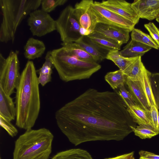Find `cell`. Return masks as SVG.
Instances as JSON below:
<instances>
[{"mask_svg": "<svg viewBox=\"0 0 159 159\" xmlns=\"http://www.w3.org/2000/svg\"><path fill=\"white\" fill-rule=\"evenodd\" d=\"M125 84L120 85L114 90L115 92L119 96L123 104L127 108L136 104L131 94L125 88Z\"/></svg>", "mask_w": 159, "mask_h": 159, "instance_id": "obj_30", "label": "cell"}, {"mask_svg": "<svg viewBox=\"0 0 159 159\" xmlns=\"http://www.w3.org/2000/svg\"><path fill=\"white\" fill-rule=\"evenodd\" d=\"M103 7L133 22L135 25L140 18L133 7L132 4L124 0H103L100 2Z\"/></svg>", "mask_w": 159, "mask_h": 159, "instance_id": "obj_11", "label": "cell"}, {"mask_svg": "<svg viewBox=\"0 0 159 159\" xmlns=\"http://www.w3.org/2000/svg\"><path fill=\"white\" fill-rule=\"evenodd\" d=\"M131 36V40L149 46L156 49L159 48L151 36L141 30L134 28L132 31Z\"/></svg>", "mask_w": 159, "mask_h": 159, "instance_id": "obj_27", "label": "cell"}, {"mask_svg": "<svg viewBox=\"0 0 159 159\" xmlns=\"http://www.w3.org/2000/svg\"><path fill=\"white\" fill-rule=\"evenodd\" d=\"M92 8L98 23L126 29L130 32L134 28L135 25L133 22L105 8L99 2L94 1Z\"/></svg>", "mask_w": 159, "mask_h": 159, "instance_id": "obj_9", "label": "cell"}, {"mask_svg": "<svg viewBox=\"0 0 159 159\" xmlns=\"http://www.w3.org/2000/svg\"><path fill=\"white\" fill-rule=\"evenodd\" d=\"M50 58L60 79L66 82L89 79L101 68L98 63L78 58L62 47L51 51Z\"/></svg>", "mask_w": 159, "mask_h": 159, "instance_id": "obj_4", "label": "cell"}, {"mask_svg": "<svg viewBox=\"0 0 159 159\" xmlns=\"http://www.w3.org/2000/svg\"><path fill=\"white\" fill-rule=\"evenodd\" d=\"M88 36L98 45L109 52L120 49L121 45L117 42L100 34L94 32Z\"/></svg>", "mask_w": 159, "mask_h": 159, "instance_id": "obj_20", "label": "cell"}, {"mask_svg": "<svg viewBox=\"0 0 159 159\" xmlns=\"http://www.w3.org/2000/svg\"><path fill=\"white\" fill-rule=\"evenodd\" d=\"M151 72L144 66L139 78V81L147 100L149 106H156L153 95L149 77Z\"/></svg>", "mask_w": 159, "mask_h": 159, "instance_id": "obj_21", "label": "cell"}, {"mask_svg": "<svg viewBox=\"0 0 159 159\" xmlns=\"http://www.w3.org/2000/svg\"><path fill=\"white\" fill-rule=\"evenodd\" d=\"M156 20L159 23V15L157 16L156 18Z\"/></svg>", "mask_w": 159, "mask_h": 159, "instance_id": "obj_39", "label": "cell"}, {"mask_svg": "<svg viewBox=\"0 0 159 159\" xmlns=\"http://www.w3.org/2000/svg\"><path fill=\"white\" fill-rule=\"evenodd\" d=\"M144 66L142 61L141 57H138L131 62L123 72L126 77L133 79L139 80Z\"/></svg>", "mask_w": 159, "mask_h": 159, "instance_id": "obj_25", "label": "cell"}, {"mask_svg": "<svg viewBox=\"0 0 159 159\" xmlns=\"http://www.w3.org/2000/svg\"><path fill=\"white\" fill-rule=\"evenodd\" d=\"M158 128H159V109H158Z\"/></svg>", "mask_w": 159, "mask_h": 159, "instance_id": "obj_38", "label": "cell"}, {"mask_svg": "<svg viewBox=\"0 0 159 159\" xmlns=\"http://www.w3.org/2000/svg\"><path fill=\"white\" fill-rule=\"evenodd\" d=\"M134 154V152H132L114 157L106 158L104 159H135Z\"/></svg>", "mask_w": 159, "mask_h": 159, "instance_id": "obj_37", "label": "cell"}, {"mask_svg": "<svg viewBox=\"0 0 159 159\" xmlns=\"http://www.w3.org/2000/svg\"><path fill=\"white\" fill-rule=\"evenodd\" d=\"M0 125L11 137L16 136L18 130L9 121L0 116Z\"/></svg>", "mask_w": 159, "mask_h": 159, "instance_id": "obj_33", "label": "cell"}, {"mask_svg": "<svg viewBox=\"0 0 159 159\" xmlns=\"http://www.w3.org/2000/svg\"><path fill=\"white\" fill-rule=\"evenodd\" d=\"M42 0H0L2 20L0 28V40L14 42L18 27L22 20L41 5Z\"/></svg>", "mask_w": 159, "mask_h": 159, "instance_id": "obj_5", "label": "cell"}, {"mask_svg": "<svg viewBox=\"0 0 159 159\" xmlns=\"http://www.w3.org/2000/svg\"><path fill=\"white\" fill-rule=\"evenodd\" d=\"M61 45L68 53L81 60L89 62H97L92 56L76 43H62Z\"/></svg>", "mask_w": 159, "mask_h": 159, "instance_id": "obj_24", "label": "cell"}, {"mask_svg": "<svg viewBox=\"0 0 159 159\" xmlns=\"http://www.w3.org/2000/svg\"><path fill=\"white\" fill-rule=\"evenodd\" d=\"M139 159H159V155L147 151L141 150L139 152Z\"/></svg>", "mask_w": 159, "mask_h": 159, "instance_id": "obj_36", "label": "cell"}, {"mask_svg": "<svg viewBox=\"0 0 159 159\" xmlns=\"http://www.w3.org/2000/svg\"><path fill=\"white\" fill-rule=\"evenodd\" d=\"M152 48L151 47L131 40L121 51L120 54L128 58L142 57Z\"/></svg>", "mask_w": 159, "mask_h": 159, "instance_id": "obj_19", "label": "cell"}, {"mask_svg": "<svg viewBox=\"0 0 159 159\" xmlns=\"http://www.w3.org/2000/svg\"><path fill=\"white\" fill-rule=\"evenodd\" d=\"M16 116L15 103L10 96L0 87V116L11 121Z\"/></svg>", "mask_w": 159, "mask_h": 159, "instance_id": "obj_16", "label": "cell"}, {"mask_svg": "<svg viewBox=\"0 0 159 159\" xmlns=\"http://www.w3.org/2000/svg\"><path fill=\"white\" fill-rule=\"evenodd\" d=\"M76 43L92 56L98 63L106 59L109 51L101 48L88 36H84Z\"/></svg>", "mask_w": 159, "mask_h": 159, "instance_id": "obj_15", "label": "cell"}, {"mask_svg": "<svg viewBox=\"0 0 159 159\" xmlns=\"http://www.w3.org/2000/svg\"><path fill=\"white\" fill-rule=\"evenodd\" d=\"M144 26L159 48V29L151 22L145 24Z\"/></svg>", "mask_w": 159, "mask_h": 159, "instance_id": "obj_34", "label": "cell"}, {"mask_svg": "<svg viewBox=\"0 0 159 159\" xmlns=\"http://www.w3.org/2000/svg\"><path fill=\"white\" fill-rule=\"evenodd\" d=\"M56 30L62 43H76L83 36L90 34L80 26L74 13V7L67 6L56 20Z\"/></svg>", "mask_w": 159, "mask_h": 159, "instance_id": "obj_6", "label": "cell"}, {"mask_svg": "<svg viewBox=\"0 0 159 159\" xmlns=\"http://www.w3.org/2000/svg\"><path fill=\"white\" fill-rule=\"evenodd\" d=\"M158 109L156 106L153 105L150 107L151 117L154 128L159 132V128L158 124Z\"/></svg>", "mask_w": 159, "mask_h": 159, "instance_id": "obj_35", "label": "cell"}, {"mask_svg": "<svg viewBox=\"0 0 159 159\" xmlns=\"http://www.w3.org/2000/svg\"><path fill=\"white\" fill-rule=\"evenodd\" d=\"M53 138L45 128L26 130L15 142L13 159H48Z\"/></svg>", "mask_w": 159, "mask_h": 159, "instance_id": "obj_3", "label": "cell"}, {"mask_svg": "<svg viewBox=\"0 0 159 159\" xmlns=\"http://www.w3.org/2000/svg\"><path fill=\"white\" fill-rule=\"evenodd\" d=\"M93 2L92 0H82L77 2L74 7V13L80 26L90 34L94 32L98 23L92 10Z\"/></svg>", "mask_w": 159, "mask_h": 159, "instance_id": "obj_10", "label": "cell"}, {"mask_svg": "<svg viewBox=\"0 0 159 159\" xmlns=\"http://www.w3.org/2000/svg\"><path fill=\"white\" fill-rule=\"evenodd\" d=\"M105 80L113 89H117L120 85L125 84L126 76L123 71L119 70L108 72L105 75Z\"/></svg>", "mask_w": 159, "mask_h": 159, "instance_id": "obj_26", "label": "cell"}, {"mask_svg": "<svg viewBox=\"0 0 159 159\" xmlns=\"http://www.w3.org/2000/svg\"><path fill=\"white\" fill-rule=\"evenodd\" d=\"M18 52L11 51L5 58L0 54V87L9 96L15 92L20 79Z\"/></svg>", "mask_w": 159, "mask_h": 159, "instance_id": "obj_7", "label": "cell"}, {"mask_svg": "<svg viewBox=\"0 0 159 159\" xmlns=\"http://www.w3.org/2000/svg\"><path fill=\"white\" fill-rule=\"evenodd\" d=\"M131 128L135 135L142 139H150L159 133L153 127L147 125H140Z\"/></svg>", "mask_w": 159, "mask_h": 159, "instance_id": "obj_29", "label": "cell"}, {"mask_svg": "<svg viewBox=\"0 0 159 159\" xmlns=\"http://www.w3.org/2000/svg\"><path fill=\"white\" fill-rule=\"evenodd\" d=\"M149 79L156 106L159 109V72L151 73Z\"/></svg>", "mask_w": 159, "mask_h": 159, "instance_id": "obj_31", "label": "cell"}, {"mask_svg": "<svg viewBox=\"0 0 159 159\" xmlns=\"http://www.w3.org/2000/svg\"><path fill=\"white\" fill-rule=\"evenodd\" d=\"M125 84L136 105L147 111H150L147 100L139 80L126 77Z\"/></svg>", "mask_w": 159, "mask_h": 159, "instance_id": "obj_14", "label": "cell"}, {"mask_svg": "<svg viewBox=\"0 0 159 159\" xmlns=\"http://www.w3.org/2000/svg\"><path fill=\"white\" fill-rule=\"evenodd\" d=\"M128 58L121 55L119 51H114L109 52L106 59L112 61L119 69L123 71L127 66L137 57Z\"/></svg>", "mask_w": 159, "mask_h": 159, "instance_id": "obj_28", "label": "cell"}, {"mask_svg": "<svg viewBox=\"0 0 159 159\" xmlns=\"http://www.w3.org/2000/svg\"><path fill=\"white\" fill-rule=\"evenodd\" d=\"M131 4L140 18L152 20L159 15V0H135Z\"/></svg>", "mask_w": 159, "mask_h": 159, "instance_id": "obj_13", "label": "cell"}, {"mask_svg": "<svg viewBox=\"0 0 159 159\" xmlns=\"http://www.w3.org/2000/svg\"><path fill=\"white\" fill-rule=\"evenodd\" d=\"M127 109L134 123L139 125H147L154 128L150 111H147L137 105L130 106Z\"/></svg>", "mask_w": 159, "mask_h": 159, "instance_id": "obj_18", "label": "cell"}, {"mask_svg": "<svg viewBox=\"0 0 159 159\" xmlns=\"http://www.w3.org/2000/svg\"><path fill=\"white\" fill-rule=\"evenodd\" d=\"M33 62L27 61L21 73L16 89V125L25 130L32 129L37 119L40 109L39 83Z\"/></svg>", "mask_w": 159, "mask_h": 159, "instance_id": "obj_2", "label": "cell"}, {"mask_svg": "<svg viewBox=\"0 0 159 159\" xmlns=\"http://www.w3.org/2000/svg\"><path fill=\"white\" fill-rule=\"evenodd\" d=\"M51 51H49L46 53L45 61L42 66L38 70L39 76L38 77V82L42 86L50 82L52 73V68L54 67L50 57Z\"/></svg>", "mask_w": 159, "mask_h": 159, "instance_id": "obj_22", "label": "cell"}, {"mask_svg": "<svg viewBox=\"0 0 159 159\" xmlns=\"http://www.w3.org/2000/svg\"><path fill=\"white\" fill-rule=\"evenodd\" d=\"M67 1V0H42V10L47 13L50 12L57 7L64 4Z\"/></svg>", "mask_w": 159, "mask_h": 159, "instance_id": "obj_32", "label": "cell"}, {"mask_svg": "<svg viewBox=\"0 0 159 159\" xmlns=\"http://www.w3.org/2000/svg\"><path fill=\"white\" fill-rule=\"evenodd\" d=\"M94 32L116 41L121 46L128 42L130 32L126 29L102 23H97Z\"/></svg>", "mask_w": 159, "mask_h": 159, "instance_id": "obj_12", "label": "cell"}, {"mask_svg": "<svg viewBox=\"0 0 159 159\" xmlns=\"http://www.w3.org/2000/svg\"><path fill=\"white\" fill-rule=\"evenodd\" d=\"M46 49L45 45L42 41L30 38L24 47V55L28 60H34L41 57Z\"/></svg>", "mask_w": 159, "mask_h": 159, "instance_id": "obj_17", "label": "cell"}, {"mask_svg": "<svg viewBox=\"0 0 159 159\" xmlns=\"http://www.w3.org/2000/svg\"><path fill=\"white\" fill-rule=\"evenodd\" d=\"M57 125L75 146L91 141L123 140L135 127L114 92L89 88L56 111Z\"/></svg>", "mask_w": 159, "mask_h": 159, "instance_id": "obj_1", "label": "cell"}, {"mask_svg": "<svg viewBox=\"0 0 159 159\" xmlns=\"http://www.w3.org/2000/svg\"><path fill=\"white\" fill-rule=\"evenodd\" d=\"M51 159H93L86 150L80 148H73L60 152Z\"/></svg>", "mask_w": 159, "mask_h": 159, "instance_id": "obj_23", "label": "cell"}, {"mask_svg": "<svg viewBox=\"0 0 159 159\" xmlns=\"http://www.w3.org/2000/svg\"><path fill=\"white\" fill-rule=\"evenodd\" d=\"M27 22L33 36L41 37L56 30V20L42 10L32 12Z\"/></svg>", "mask_w": 159, "mask_h": 159, "instance_id": "obj_8", "label": "cell"}]
</instances>
